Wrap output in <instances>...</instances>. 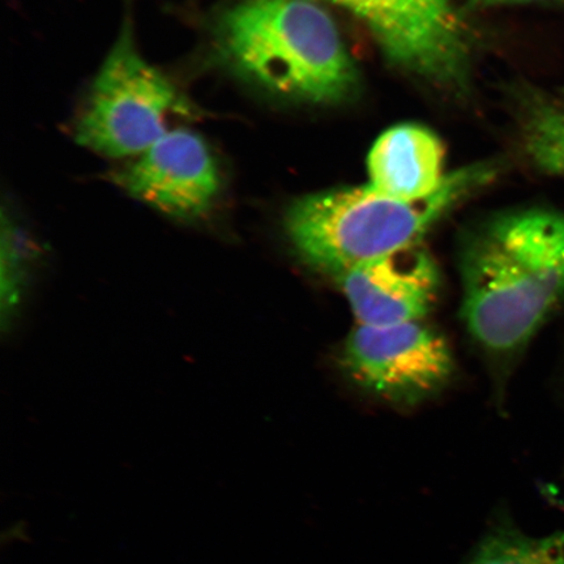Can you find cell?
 Returning a JSON list of instances; mask_svg holds the SVG:
<instances>
[{
	"label": "cell",
	"instance_id": "obj_2",
	"mask_svg": "<svg viewBox=\"0 0 564 564\" xmlns=\"http://www.w3.org/2000/svg\"><path fill=\"white\" fill-rule=\"evenodd\" d=\"M210 35L224 67L273 95L336 104L355 94V63L316 0H239L216 13Z\"/></svg>",
	"mask_w": 564,
	"mask_h": 564
},
{
	"label": "cell",
	"instance_id": "obj_4",
	"mask_svg": "<svg viewBox=\"0 0 564 564\" xmlns=\"http://www.w3.org/2000/svg\"><path fill=\"white\" fill-rule=\"evenodd\" d=\"M196 106L139 51L130 6L77 118L76 143L111 159L139 156Z\"/></svg>",
	"mask_w": 564,
	"mask_h": 564
},
{
	"label": "cell",
	"instance_id": "obj_6",
	"mask_svg": "<svg viewBox=\"0 0 564 564\" xmlns=\"http://www.w3.org/2000/svg\"><path fill=\"white\" fill-rule=\"evenodd\" d=\"M348 376L364 390L393 403H417L446 384L454 358L444 337L422 321L359 326L343 351Z\"/></svg>",
	"mask_w": 564,
	"mask_h": 564
},
{
	"label": "cell",
	"instance_id": "obj_1",
	"mask_svg": "<svg viewBox=\"0 0 564 564\" xmlns=\"http://www.w3.org/2000/svg\"><path fill=\"white\" fill-rule=\"evenodd\" d=\"M465 326L496 355L517 350L564 300V215L511 212L485 223L462 253Z\"/></svg>",
	"mask_w": 564,
	"mask_h": 564
},
{
	"label": "cell",
	"instance_id": "obj_8",
	"mask_svg": "<svg viewBox=\"0 0 564 564\" xmlns=\"http://www.w3.org/2000/svg\"><path fill=\"white\" fill-rule=\"evenodd\" d=\"M359 326L423 321L438 299L441 274L419 245L352 268L337 278Z\"/></svg>",
	"mask_w": 564,
	"mask_h": 564
},
{
	"label": "cell",
	"instance_id": "obj_12",
	"mask_svg": "<svg viewBox=\"0 0 564 564\" xmlns=\"http://www.w3.org/2000/svg\"><path fill=\"white\" fill-rule=\"evenodd\" d=\"M531 147L542 165L564 167V129L553 119H545L535 127Z\"/></svg>",
	"mask_w": 564,
	"mask_h": 564
},
{
	"label": "cell",
	"instance_id": "obj_13",
	"mask_svg": "<svg viewBox=\"0 0 564 564\" xmlns=\"http://www.w3.org/2000/svg\"><path fill=\"white\" fill-rule=\"evenodd\" d=\"M471 4L478 7L491 6H511V4H535V3H555L564 2V0H469Z\"/></svg>",
	"mask_w": 564,
	"mask_h": 564
},
{
	"label": "cell",
	"instance_id": "obj_5",
	"mask_svg": "<svg viewBox=\"0 0 564 564\" xmlns=\"http://www.w3.org/2000/svg\"><path fill=\"white\" fill-rule=\"evenodd\" d=\"M330 2L361 20L394 65L442 86H464L468 47L451 0Z\"/></svg>",
	"mask_w": 564,
	"mask_h": 564
},
{
	"label": "cell",
	"instance_id": "obj_10",
	"mask_svg": "<svg viewBox=\"0 0 564 564\" xmlns=\"http://www.w3.org/2000/svg\"><path fill=\"white\" fill-rule=\"evenodd\" d=\"M465 564H564V532L528 534L510 512H492Z\"/></svg>",
	"mask_w": 564,
	"mask_h": 564
},
{
	"label": "cell",
	"instance_id": "obj_11",
	"mask_svg": "<svg viewBox=\"0 0 564 564\" xmlns=\"http://www.w3.org/2000/svg\"><path fill=\"white\" fill-rule=\"evenodd\" d=\"M37 242L3 215L2 236V319L3 328L17 326L28 295L41 267Z\"/></svg>",
	"mask_w": 564,
	"mask_h": 564
},
{
	"label": "cell",
	"instance_id": "obj_3",
	"mask_svg": "<svg viewBox=\"0 0 564 564\" xmlns=\"http://www.w3.org/2000/svg\"><path fill=\"white\" fill-rule=\"evenodd\" d=\"M491 176L490 165L462 169L419 202L393 199L369 185L302 196L285 212V236L303 263L338 278L419 245L449 208Z\"/></svg>",
	"mask_w": 564,
	"mask_h": 564
},
{
	"label": "cell",
	"instance_id": "obj_9",
	"mask_svg": "<svg viewBox=\"0 0 564 564\" xmlns=\"http://www.w3.org/2000/svg\"><path fill=\"white\" fill-rule=\"evenodd\" d=\"M446 152L426 127H391L373 143L368 158V185L393 199L419 202L440 192Z\"/></svg>",
	"mask_w": 564,
	"mask_h": 564
},
{
	"label": "cell",
	"instance_id": "obj_7",
	"mask_svg": "<svg viewBox=\"0 0 564 564\" xmlns=\"http://www.w3.org/2000/svg\"><path fill=\"white\" fill-rule=\"evenodd\" d=\"M111 180L133 199L186 224L207 221L223 193L214 152L186 129L166 132Z\"/></svg>",
	"mask_w": 564,
	"mask_h": 564
}]
</instances>
